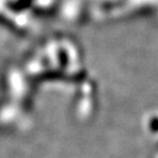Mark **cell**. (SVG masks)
Returning a JSON list of instances; mask_svg holds the SVG:
<instances>
[{
    "mask_svg": "<svg viewBox=\"0 0 158 158\" xmlns=\"http://www.w3.org/2000/svg\"><path fill=\"white\" fill-rule=\"evenodd\" d=\"M152 127H153V130H155V131H158V118H155L153 121Z\"/></svg>",
    "mask_w": 158,
    "mask_h": 158,
    "instance_id": "obj_1",
    "label": "cell"
}]
</instances>
